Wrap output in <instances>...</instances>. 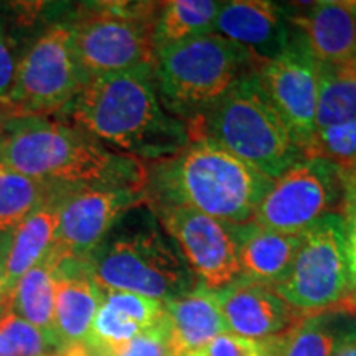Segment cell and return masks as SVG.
Masks as SVG:
<instances>
[{
    "label": "cell",
    "instance_id": "52a82bcc",
    "mask_svg": "<svg viewBox=\"0 0 356 356\" xmlns=\"http://www.w3.org/2000/svg\"><path fill=\"white\" fill-rule=\"evenodd\" d=\"M162 2H88L68 17L73 47L86 81L154 66L152 32Z\"/></svg>",
    "mask_w": 356,
    "mask_h": 356
},
{
    "label": "cell",
    "instance_id": "277c9868",
    "mask_svg": "<svg viewBox=\"0 0 356 356\" xmlns=\"http://www.w3.org/2000/svg\"><path fill=\"white\" fill-rule=\"evenodd\" d=\"M86 264L102 291L132 292L160 302L198 286L180 249L145 203L109 231Z\"/></svg>",
    "mask_w": 356,
    "mask_h": 356
},
{
    "label": "cell",
    "instance_id": "30bf717a",
    "mask_svg": "<svg viewBox=\"0 0 356 356\" xmlns=\"http://www.w3.org/2000/svg\"><path fill=\"white\" fill-rule=\"evenodd\" d=\"M343 185L330 160L307 157L277 177L252 221L282 234H302L328 213H338Z\"/></svg>",
    "mask_w": 356,
    "mask_h": 356
},
{
    "label": "cell",
    "instance_id": "2e32d148",
    "mask_svg": "<svg viewBox=\"0 0 356 356\" xmlns=\"http://www.w3.org/2000/svg\"><path fill=\"white\" fill-rule=\"evenodd\" d=\"M289 25L317 65H335L356 56V2L325 0L289 13Z\"/></svg>",
    "mask_w": 356,
    "mask_h": 356
},
{
    "label": "cell",
    "instance_id": "ba28073f",
    "mask_svg": "<svg viewBox=\"0 0 356 356\" xmlns=\"http://www.w3.org/2000/svg\"><path fill=\"white\" fill-rule=\"evenodd\" d=\"M86 83L68 20H53L19 55L15 81L2 118L58 115Z\"/></svg>",
    "mask_w": 356,
    "mask_h": 356
},
{
    "label": "cell",
    "instance_id": "1f68e13d",
    "mask_svg": "<svg viewBox=\"0 0 356 356\" xmlns=\"http://www.w3.org/2000/svg\"><path fill=\"white\" fill-rule=\"evenodd\" d=\"M332 356H356V330L341 333Z\"/></svg>",
    "mask_w": 356,
    "mask_h": 356
},
{
    "label": "cell",
    "instance_id": "603a6c76",
    "mask_svg": "<svg viewBox=\"0 0 356 356\" xmlns=\"http://www.w3.org/2000/svg\"><path fill=\"white\" fill-rule=\"evenodd\" d=\"M318 66V102L315 127L327 129L356 119V56Z\"/></svg>",
    "mask_w": 356,
    "mask_h": 356
},
{
    "label": "cell",
    "instance_id": "4dcf8cb0",
    "mask_svg": "<svg viewBox=\"0 0 356 356\" xmlns=\"http://www.w3.org/2000/svg\"><path fill=\"white\" fill-rule=\"evenodd\" d=\"M17 63L19 56L15 53V40L7 30L6 24L0 20V118L15 81Z\"/></svg>",
    "mask_w": 356,
    "mask_h": 356
},
{
    "label": "cell",
    "instance_id": "7c38bea8",
    "mask_svg": "<svg viewBox=\"0 0 356 356\" xmlns=\"http://www.w3.org/2000/svg\"><path fill=\"white\" fill-rule=\"evenodd\" d=\"M256 73L267 97L307 159L317 132V63L292 30L286 50L274 60L261 63Z\"/></svg>",
    "mask_w": 356,
    "mask_h": 356
},
{
    "label": "cell",
    "instance_id": "9c48e42d",
    "mask_svg": "<svg viewBox=\"0 0 356 356\" xmlns=\"http://www.w3.org/2000/svg\"><path fill=\"white\" fill-rule=\"evenodd\" d=\"M273 289L302 315L340 307L348 299L350 273L340 213H328L302 233L291 269Z\"/></svg>",
    "mask_w": 356,
    "mask_h": 356
},
{
    "label": "cell",
    "instance_id": "6da1fadb",
    "mask_svg": "<svg viewBox=\"0 0 356 356\" xmlns=\"http://www.w3.org/2000/svg\"><path fill=\"white\" fill-rule=\"evenodd\" d=\"M0 160L60 188L145 190V162L115 152L83 129L53 115L0 119Z\"/></svg>",
    "mask_w": 356,
    "mask_h": 356
},
{
    "label": "cell",
    "instance_id": "cb8c5ba5",
    "mask_svg": "<svg viewBox=\"0 0 356 356\" xmlns=\"http://www.w3.org/2000/svg\"><path fill=\"white\" fill-rule=\"evenodd\" d=\"M61 190L26 177L0 160V234L12 233L30 213Z\"/></svg>",
    "mask_w": 356,
    "mask_h": 356
},
{
    "label": "cell",
    "instance_id": "f1b7e54d",
    "mask_svg": "<svg viewBox=\"0 0 356 356\" xmlns=\"http://www.w3.org/2000/svg\"><path fill=\"white\" fill-rule=\"evenodd\" d=\"M113 356H172L165 314L157 323L140 332Z\"/></svg>",
    "mask_w": 356,
    "mask_h": 356
},
{
    "label": "cell",
    "instance_id": "f546056e",
    "mask_svg": "<svg viewBox=\"0 0 356 356\" xmlns=\"http://www.w3.org/2000/svg\"><path fill=\"white\" fill-rule=\"evenodd\" d=\"M186 356H266L262 341L222 333Z\"/></svg>",
    "mask_w": 356,
    "mask_h": 356
},
{
    "label": "cell",
    "instance_id": "ffe728a7",
    "mask_svg": "<svg viewBox=\"0 0 356 356\" xmlns=\"http://www.w3.org/2000/svg\"><path fill=\"white\" fill-rule=\"evenodd\" d=\"M241 277L275 286L291 269L302 234H282L261 228L254 221L233 225Z\"/></svg>",
    "mask_w": 356,
    "mask_h": 356
},
{
    "label": "cell",
    "instance_id": "4fadbf2b",
    "mask_svg": "<svg viewBox=\"0 0 356 356\" xmlns=\"http://www.w3.org/2000/svg\"><path fill=\"white\" fill-rule=\"evenodd\" d=\"M145 203V190L86 186L61 198L60 226L53 251L65 259L86 261L109 231L134 208Z\"/></svg>",
    "mask_w": 356,
    "mask_h": 356
},
{
    "label": "cell",
    "instance_id": "8992f818",
    "mask_svg": "<svg viewBox=\"0 0 356 356\" xmlns=\"http://www.w3.org/2000/svg\"><path fill=\"white\" fill-rule=\"evenodd\" d=\"M259 65L246 48L210 33L155 51L154 81L163 108L191 124Z\"/></svg>",
    "mask_w": 356,
    "mask_h": 356
},
{
    "label": "cell",
    "instance_id": "5b68a950",
    "mask_svg": "<svg viewBox=\"0 0 356 356\" xmlns=\"http://www.w3.org/2000/svg\"><path fill=\"white\" fill-rule=\"evenodd\" d=\"M188 129L190 140L208 137L273 180L305 159L256 71L239 79Z\"/></svg>",
    "mask_w": 356,
    "mask_h": 356
},
{
    "label": "cell",
    "instance_id": "d6986e66",
    "mask_svg": "<svg viewBox=\"0 0 356 356\" xmlns=\"http://www.w3.org/2000/svg\"><path fill=\"white\" fill-rule=\"evenodd\" d=\"M172 356H186L213 338L229 333L215 291L197 286L177 299L163 302Z\"/></svg>",
    "mask_w": 356,
    "mask_h": 356
},
{
    "label": "cell",
    "instance_id": "484cf974",
    "mask_svg": "<svg viewBox=\"0 0 356 356\" xmlns=\"http://www.w3.org/2000/svg\"><path fill=\"white\" fill-rule=\"evenodd\" d=\"M60 351L42 330L15 312L0 314V356H56Z\"/></svg>",
    "mask_w": 356,
    "mask_h": 356
},
{
    "label": "cell",
    "instance_id": "8fae6325",
    "mask_svg": "<svg viewBox=\"0 0 356 356\" xmlns=\"http://www.w3.org/2000/svg\"><path fill=\"white\" fill-rule=\"evenodd\" d=\"M197 277L198 286L218 291L241 277L233 225L186 207L150 208Z\"/></svg>",
    "mask_w": 356,
    "mask_h": 356
},
{
    "label": "cell",
    "instance_id": "7a4b0ae2",
    "mask_svg": "<svg viewBox=\"0 0 356 356\" xmlns=\"http://www.w3.org/2000/svg\"><path fill=\"white\" fill-rule=\"evenodd\" d=\"M58 118L142 162L170 159L190 144L188 124L160 101L154 66L88 79Z\"/></svg>",
    "mask_w": 356,
    "mask_h": 356
},
{
    "label": "cell",
    "instance_id": "44dd1931",
    "mask_svg": "<svg viewBox=\"0 0 356 356\" xmlns=\"http://www.w3.org/2000/svg\"><path fill=\"white\" fill-rule=\"evenodd\" d=\"M61 257L51 249L44 259L30 269L8 296L7 310L15 312L19 317L42 330L48 340L60 351L55 333V299H56V269Z\"/></svg>",
    "mask_w": 356,
    "mask_h": 356
},
{
    "label": "cell",
    "instance_id": "e0dca14e",
    "mask_svg": "<svg viewBox=\"0 0 356 356\" xmlns=\"http://www.w3.org/2000/svg\"><path fill=\"white\" fill-rule=\"evenodd\" d=\"M104 291L92 279L86 261L65 259L56 269L55 333L60 353L81 348L92 320L102 304Z\"/></svg>",
    "mask_w": 356,
    "mask_h": 356
},
{
    "label": "cell",
    "instance_id": "3957f363",
    "mask_svg": "<svg viewBox=\"0 0 356 356\" xmlns=\"http://www.w3.org/2000/svg\"><path fill=\"white\" fill-rule=\"evenodd\" d=\"M145 167L147 207L193 208L231 225L252 221L274 184L204 136L191 137L181 152Z\"/></svg>",
    "mask_w": 356,
    "mask_h": 356
},
{
    "label": "cell",
    "instance_id": "e575fe53",
    "mask_svg": "<svg viewBox=\"0 0 356 356\" xmlns=\"http://www.w3.org/2000/svg\"><path fill=\"white\" fill-rule=\"evenodd\" d=\"M60 356H88V355L84 353V348L81 346V348H74V350L65 351V353H61Z\"/></svg>",
    "mask_w": 356,
    "mask_h": 356
},
{
    "label": "cell",
    "instance_id": "83f0119b",
    "mask_svg": "<svg viewBox=\"0 0 356 356\" xmlns=\"http://www.w3.org/2000/svg\"><path fill=\"white\" fill-rule=\"evenodd\" d=\"M341 178V177H340ZM343 185V202L340 215L345 222V246L348 261L351 293L356 292V175L341 178Z\"/></svg>",
    "mask_w": 356,
    "mask_h": 356
},
{
    "label": "cell",
    "instance_id": "9a60e30c",
    "mask_svg": "<svg viewBox=\"0 0 356 356\" xmlns=\"http://www.w3.org/2000/svg\"><path fill=\"white\" fill-rule=\"evenodd\" d=\"M286 7L266 0L222 2L215 33L246 48L259 63L274 60L287 48L292 29Z\"/></svg>",
    "mask_w": 356,
    "mask_h": 356
},
{
    "label": "cell",
    "instance_id": "7402d4cb",
    "mask_svg": "<svg viewBox=\"0 0 356 356\" xmlns=\"http://www.w3.org/2000/svg\"><path fill=\"white\" fill-rule=\"evenodd\" d=\"M221 3L213 0L162 2L152 32L154 50L159 51L186 40L215 33V22Z\"/></svg>",
    "mask_w": 356,
    "mask_h": 356
},
{
    "label": "cell",
    "instance_id": "ac0fdd59",
    "mask_svg": "<svg viewBox=\"0 0 356 356\" xmlns=\"http://www.w3.org/2000/svg\"><path fill=\"white\" fill-rule=\"evenodd\" d=\"M66 191L68 190H61L55 197L44 202L42 207L30 213L12 233L6 234L3 289H6L7 302L15 284L50 254L55 246L58 226H60V204Z\"/></svg>",
    "mask_w": 356,
    "mask_h": 356
},
{
    "label": "cell",
    "instance_id": "d6a6232c",
    "mask_svg": "<svg viewBox=\"0 0 356 356\" xmlns=\"http://www.w3.org/2000/svg\"><path fill=\"white\" fill-rule=\"evenodd\" d=\"M3 252H6V234H0V314L7 309L6 289H3Z\"/></svg>",
    "mask_w": 356,
    "mask_h": 356
},
{
    "label": "cell",
    "instance_id": "d4e9b609",
    "mask_svg": "<svg viewBox=\"0 0 356 356\" xmlns=\"http://www.w3.org/2000/svg\"><path fill=\"white\" fill-rule=\"evenodd\" d=\"M340 335L330 320L318 314L304 317L262 345L266 356H332Z\"/></svg>",
    "mask_w": 356,
    "mask_h": 356
},
{
    "label": "cell",
    "instance_id": "836d02e7",
    "mask_svg": "<svg viewBox=\"0 0 356 356\" xmlns=\"http://www.w3.org/2000/svg\"><path fill=\"white\" fill-rule=\"evenodd\" d=\"M340 309H346V310L356 312V292L355 293H350V297L343 302V304L340 305Z\"/></svg>",
    "mask_w": 356,
    "mask_h": 356
},
{
    "label": "cell",
    "instance_id": "5bb4252c",
    "mask_svg": "<svg viewBox=\"0 0 356 356\" xmlns=\"http://www.w3.org/2000/svg\"><path fill=\"white\" fill-rule=\"evenodd\" d=\"M215 296L229 333L249 340L277 337L305 317L270 286L244 277L218 289Z\"/></svg>",
    "mask_w": 356,
    "mask_h": 356
},
{
    "label": "cell",
    "instance_id": "4316f807",
    "mask_svg": "<svg viewBox=\"0 0 356 356\" xmlns=\"http://www.w3.org/2000/svg\"><path fill=\"white\" fill-rule=\"evenodd\" d=\"M309 157L330 160L340 177L356 175V119L315 132Z\"/></svg>",
    "mask_w": 356,
    "mask_h": 356
}]
</instances>
